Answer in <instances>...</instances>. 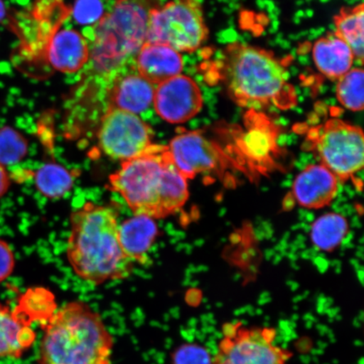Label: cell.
Wrapping results in <instances>:
<instances>
[{"label":"cell","instance_id":"16","mask_svg":"<svg viewBox=\"0 0 364 364\" xmlns=\"http://www.w3.org/2000/svg\"><path fill=\"white\" fill-rule=\"evenodd\" d=\"M31 323L17 311L0 304V358H20L36 341Z\"/></svg>","mask_w":364,"mask_h":364},{"label":"cell","instance_id":"4","mask_svg":"<svg viewBox=\"0 0 364 364\" xmlns=\"http://www.w3.org/2000/svg\"><path fill=\"white\" fill-rule=\"evenodd\" d=\"M43 329L40 364H112V336L88 304H66Z\"/></svg>","mask_w":364,"mask_h":364},{"label":"cell","instance_id":"17","mask_svg":"<svg viewBox=\"0 0 364 364\" xmlns=\"http://www.w3.org/2000/svg\"><path fill=\"white\" fill-rule=\"evenodd\" d=\"M158 234L156 220L144 215H134L118 226L122 252L134 263L147 262V254Z\"/></svg>","mask_w":364,"mask_h":364},{"label":"cell","instance_id":"18","mask_svg":"<svg viewBox=\"0 0 364 364\" xmlns=\"http://www.w3.org/2000/svg\"><path fill=\"white\" fill-rule=\"evenodd\" d=\"M313 58L321 74L332 80L347 74L355 59L352 49L334 33L317 41L313 47Z\"/></svg>","mask_w":364,"mask_h":364},{"label":"cell","instance_id":"25","mask_svg":"<svg viewBox=\"0 0 364 364\" xmlns=\"http://www.w3.org/2000/svg\"><path fill=\"white\" fill-rule=\"evenodd\" d=\"M27 152L28 143L24 136L11 127L0 129V165H15L26 156Z\"/></svg>","mask_w":364,"mask_h":364},{"label":"cell","instance_id":"7","mask_svg":"<svg viewBox=\"0 0 364 364\" xmlns=\"http://www.w3.org/2000/svg\"><path fill=\"white\" fill-rule=\"evenodd\" d=\"M303 149L312 153L340 182L354 181L363 169V130L338 118L309 127L304 136Z\"/></svg>","mask_w":364,"mask_h":364},{"label":"cell","instance_id":"30","mask_svg":"<svg viewBox=\"0 0 364 364\" xmlns=\"http://www.w3.org/2000/svg\"><path fill=\"white\" fill-rule=\"evenodd\" d=\"M8 16L7 9L4 0H0V23L3 22Z\"/></svg>","mask_w":364,"mask_h":364},{"label":"cell","instance_id":"9","mask_svg":"<svg viewBox=\"0 0 364 364\" xmlns=\"http://www.w3.org/2000/svg\"><path fill=\"white\" fill-rule=\"evenodd\" d=\"M173 163L186 179L208 174L225 180L233 172L243 174L233 157L220 142L203 130L181 131L167 145Z\"/></svg>","mask_w":364,"mask_h":364},{"label":"cell","instance_id":"6","mask_svg":"<svg viewBox=\"0 0 364 364\" xmlns=\"http://www.w3.org/2000/svg\"><path fill=\"white\" fill-rule=\"evenodd\" d=\"M218 136L225 149L250 180L284 171V151L279 139L280 129L262 112L248 110L243 127H220Z\"/></svg>","mask_w":364,"mask_h":364},{"label":"cell","instance_id":"22","mask_svg":"<svg viewBox=\"0 0 364 364\" xmlns=\"http://www.w3.org/2000/svg\"><path fill=\"white\" fill-rule=\"evenodd\" d=\"M35 183L45 197L60 198L72 189L75 176L58 164L48 163L36 172Z\"/></svg>","mask_w":364,"mask_h":364},{"label":"cell","instance_id":"19","mask_svg":"<svg viewBox=\"0 0 364 364\" xmlns=\"http://www.w3.org/2000/svg\"><path fill=\"white\" fill-rule=\"evenodd\" d=\"M154 89L152 84L139 75L131 74L114 82L109 95L110 107L131 113H140L153 102Z\"/></svg>","mask_w":364,"mask_h":364},{"label":"cell","instance_id":"10","mask_svg":"<svg viewBox=\"0 0 364 364\" xmlns=\"http://www.w3.org/2000/svg\"><path fill=\"white\" fill-rule=\"evenodd\" d=\"M223 336L213 364H288L292 357L288 350L274 345L275 329L227 323Z\"/></svg>","mask_w":364,"mask_h":364},{"label":"cell","instance_id":"20","mask_svg":"<svg viewBox=\"0 0 364 364\" xmlns=\"http://www.w3.org/2000/svg\"><path fill=\"white\" fill-rule=\"evenodd\" d=\"M336 34L352 49L354 58L363 63L364 11L363 4L345 7L334 17Z\"/></svg>","mask_w":364,"mask_h":364},{"label":"cell","instance_id":"27","mask_svg":"<svg viewBox=\"0 0 364 364\" xmlns=\"http://www.w3.org/2000/svg\"><path fill=\"white\" fill-rule=\"evenodd\" d=\"M173 364H213L207 349L198 344H184L173 354Z\"/></svg>","mask_w":364,"mask_h":364},{"label":"cell","instance_id":"11","mask_svg":"<svg viewBox=\"0 0 364 364\" xmlns=\"http://www.w3.org/2000/svg\"><path fill=\"white\" fill-rule=\"evenodd\" d=\"M151 127L134 113L109 108L97 131L100 149L124 162L141 156L153 144Z\"/></svg>","mask_w":364,"mask_h":364},{"label":"cell","instance_id":"2","mask_svg":"<svg viewBox=\"0 0 364 364\" xmlns=\"http://www.w3.org/2000/svg\"><path fill=\"white\" fill-rule=\"evenodd\" d=\"M217 65L218 80L239 107L261 112L269 107L288 110L297 104V93L289 83L284 65L267 50L230 44Z\"/></svg>","mask_w":364,"mask_h":364},{"label":"cell","instance_id":"13","mask_svg":"<svg viewBox=\"0 0 364 364\" xmlns=\"http://www.w3.org/2000/svg\"><path fill=\"white\" fill-rule=\"evenodd\" d=\"M339 183L334 173L321 164L309 165L295 177L292 196L300 207L316 210L333 202Z\"/></svg>","mask_w":364,"mask_h":364},{"label":"cell","instance_id":"24","mask_svg":"<svg viewBox=\"0 0 364 364\" xmlns=\"http://www.w3.org/2000/svg\"><path fill=\"white\" fill-rule=\"evenodd\" d=\"M363 68H353L341 76L336 85V97L345 108L353 112H360L363 109Z\"/></svg>","mask_w":364,"mask_h":364},{"label":"cell","instance_id":"8","mask_svg":"<svg viewBox=\"0 0 364 364\" xmlns=\"http://www.w3.org/2000/svg\"><path fill=\"white\" fill-rule=\"evenodd\" d=\"M208 36L198 0H171L149 12L146 43L169 46L179 53H193Z\"/></svg>","mask_w":364,"mask_h":364},{"label":"cell","instance_id":"3","mask_svg":"<svg viewBox=\"0 0 364 364\" xmlns=\"http://www.w3.org/2000/svg\"><path fill=\"white\" fill-rule=\"evenodd\" d=\"M70 225L67 257L77 276L98 285L131 274L134 262L122 252L112 208L85 203L72 213Z\"/></svg>","mask_w":364,"mask_h":364},{"label":"cell","instance_id":"26","mask_svg":"<svg viewBox=\"0 0 364 364\" xmlns=\"http://www.w3.org/2000/svg\"><path fill=\"white\" fill-rule=\"evenodd\" d=\"M106 0H76L73 9V16L78 24L89 26L95 24L106 15Z\"/></svg>","mask_w":364,"mask_h":364},{"label":"cell","instance_id":"23","mask_svg":"<svg viewBox=\"0 0 364 364\" xmlns=\"http://www.w3.org/2000/svg\"><path fill=\"white\" fill-rule=\"evenodd\" d=\"M27 321L47 322L56 311L54 296L48 290L36 289L27 291L16 308Z\"/></svg>","mask_w":364,"mask_h":364},{"label":"cell","instance_id":"21","mask_svg":"<svg viewBox=\"0 0 364 364\" xmlns=\"http://www.w3.org/2000/svg\"><path fill=\"white\" fill-rule=\"evenodd\" d=\"M348 231V221L343 215L336 213H326L311 225V242L322 252H332L343 243Z\"/></svg>","mask_w":364,"mask_h":364},{"label":"cell","instance_id":"15","mask_svg":"<svg viewBox=\"0 0 364 364\" xmlns=\"http://www.w3.org/2000/svg\"><path fill=\"white\" fill-rule=\"evenodd\" d=\"M136 58L139 75L152 85H159L181 75L183 58L169 46L145 43Z\"/></svg>","mask_w":364,"mask_h":364},{"label":"cell","instance_id":"5","mask_svg":"<svg viewBox=\"0 0 364 364\" xmlns=\"http://www.w3.org/2000/svg\"><path fill=\"white\" fill-rule=\"evenodd\" d=\"M156 6V0H116L95 30L90 58L95 72L119 74L146 43L149 12Z\"/></svg>","mask_w":364,"mask_h":364},{"label":"cell","instance_id":"29","mask_svg":"<svg viewBox=\"0 0 364 364\" xmlns=\"http://www.w3.org/2000/svg\"><path fill=\"white\" fill-rule=\"evenodd\" d=\"M10 176L8 175L6 167L0 165V198L7 193L9 188H10Z\"/></svg>","mask_w":364,"mask_h":364},{"label":"cell","instance_id":"12","mask_svg":"<svg viewBox=\"0 0 364 364\" xmlns=\"http://www.w3.org/2000/svg\"><path fill=\"white\" fill-rule=\"evenodd\" d=\"M153 102L158 115L172 124H185L193 119L203 106L198 84L182 75L159 84L154 90Z\"/></svg>","mask_w":364,"mask_h":364},{"label":"cell","instance_id":"28","mask_svg":"<svg viewBox=\"0 0 364 364\" xmlns=\"http://www.w3.org/2000/svg\"><path fill=\"white\" fill-rule=\"evenodd\" d=\"M15 267V256L10 245L0 240V283L11 275Z\"/></svg>","mask_w":364,"mask_h":364},{"label":"cell","instance_id":"14","mask_svg":"<svg viewBox=\"0 0 364 364\" xmlns=\"http://www.w3.org/2000/svg\"><path fill=\"white\" fill-rule=\"evenodd\" d=\"M89 59L87 43L78 31L71 29L57 31L50 39L44 54V62L66 74L78 72Z\"/></svg>","mask_w":364,"mask_h":364},{"label":"cell","instance_id":"1","mask_svg":"<svg viewBox=\"0 0 364 364\" xmlns=\"http://www.w3.org/2000/svg\"><path fill=\"white\" fill-rule=\"evenodd\" d=\"M109 186L134 215L154 220L175 215L189 198L188 180L173 163L167 145L153 144L141 156L121 162L109 176Z\"/></svg>","mask_w":364,"mask_h":364}]
</instances>
